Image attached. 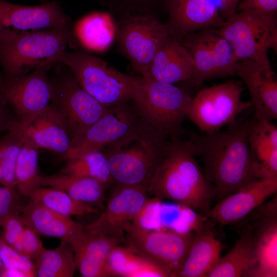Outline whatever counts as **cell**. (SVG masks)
<instances>
[{
    "mask_svg": "<svg viewBox=\"0 0 277 277\" xmlns=\"http://www.w3.org/2000/svg\"><path fill=\"white\" fill-rule=\"evenodd\" d=\"M251 121L236 119L223 131L192 134L195 156L201 158L204 173L220 200L258 180L248 143Z\"/></svg>",
    "mask_w": 277,
    "mask_h": 277,
    "instance_id": "obj_1",
    "label": "cell"
},
{
    "mask_svg": "<svg viewBox=\"0 0 277 277\" xmlns=\"http://www.w3.org/2000/svg\"><path fill=\"white\" fill-rule=\"evenodd\" d=\"M148 195L169 200L207 216L215 190L197 163L189 138L169 137L167 153L147 185Z\"/></svg>",
    "mask_w": 277,
    "mask_h": 277,
    "instance_id": "obj_2",
    "label": "cell"
},
{
    "mask_svg": "<svg viewBox=\"0 0 277 277\" xmlns=\"http://www.w3.org/2000/svg\"><path fill=\"white\" fill-rule=\"evenodd\" d=\"M169 137L140 116L124 135L101 150L114 184L147 187L165 157Z\"/></svg>",
    "mask_w": 277,
    "mask_h": 277,
    "instance_id": "obj_3",
    "label": "cell"
},
{
    "mask_svg": "<svg viewBox=\"0 0 277 277\" xmlns=\"http://www.w3.org/2000/svg\"><path fill=\"white\" fill-rule=\"evenodd\" d=\"M70 26L32 31L0 29V61L6 77L53 67L66 51Z\"/></svg>",
    "mask_w": 277,
    "mask_h": 277,
    "instance_id": "obj_4",
    "label": "cell"
},
{
    "mask_svg": "<svg viewBox=\"0 0 277 277\" xmlns=\"http://www.w3.org/2000/svg\"><path fill=\"white\" fill-rule=\"evenodd\" d=\"M58 63L66 66L81 87L107 108L134 101L140 93L142 77L118 71L87 52L66 51Z\"/></svg>",
    "mask_w": 277,
    "mask_h": 277,
    "instance_id": "obj_5",
    "label": "cell"
},
{
    "mask_svg": "<svg viewBox=\"0 0 277 277\" xmlns=\"http://www.w3.org/2000/svg\"><path fill=\"white\" fill-rule=\"evenodd\" d=\"M215 29L228 42L236 61L250 60L271 68L268 51L276 52V13L235 12Z\"/></svg>",
    "mask_w": 277,
    "mask_h": 277,
    "instance_id": "obj_6",
    "label": "cell"
},
{
    "mask_svg": "<svg viewBox=\"0 0 277 277\" xmlns=\"http://www.w3.org/2000/svg\"><path fill=\"white\" fill-rule=\"evenodd\" d=\"M192 97L174 84L142 77L141 91L133 105L140 116L170 136L181 135Z\"/></svg>",
    "mask_w": 277,
    "mask_h": 277,
    "instance_id": "obj_7",
    "label": "cell"
},
{
    "mask_svg": "<svg viewBox=\"0 0 277 277\" xmlns=\"http://www.w3.org/2000/svg\"><path fill=\"white\" fill-rule=\"evenodd\" d=\"M125 242L135 252L176 277L195 234L173 230H151L132 222L124 224Z\"/></svg>",
    "mask_w": 277,
    "mask_h": 277,
    "instance_id": "obj_8",
    "label": "cell"
},
{
    "mask_svg": "<svg viewBox=\"0 0 277 277\" xmlns=\"http://www.w3.org/2000/svg\"><path fill=\"white\" fill-rule=\"evenodd\" d=\"M50 77L51 102L62 116L71 144L78 140L107 111L78 84L72 73L60 68Z\"/></svg>",
    "mask_w": 277,
    "mask_h": 277,
    "instance_id": "obj_9",
    "label": "cell"
},
{
    "mask_svg": "<svg viewBox=\"0 0 277 277\" xmlns=\"http://www.w3.org/2000/svg\"><path fill=\"white\" fill-rule=\"evenodd\" d=\"M243 90L232 80L205 88L192 97L186 116L204 133L219 131L252 106L242 100Z\"/></svg>",
    "mask_w": 277,
    "mask_h": 277,
    "instance_id": "obj_10",
    "label": "cell"
},
{
    "mask_svg": "<svg viewBox=\"0 0 277 277\" xmlns=\"http://www.w3.org/2000/svg\"><path fill=\"white\" fill-rule=\"evenodd\" d=\"M117 47L133 70L142 77L162 46L172 37L165 23L149 16L116 21Z\"/></svg>",
    "mask_w": 277,
    "mask_h": 277,
    "instance_id": "obj_11",
    "label": "cell"
},
{
    "mask_svg": "<svg viewBox=\"0 0 277 277\" xmlns=\"http://www.w3.org/2000/svg\"><path fill=\"white\" fill-rule=\"evenodd\" d=\"M180 41L194 62L192 75L182 88L187 89L212 78L235 75L236 61L231 47L215 28L189 33Z\"/></svg>",
    "mask_w": 277,
    "mask_h": 277,
    "instance_id": "obj_12",
    "label": "cell"
},
{
    "mask_svg": "<svg viewBox=\"0 0 277 277\" xmlns=\"http://www.w3.org/2000/svg\"><path fill=\"white\" fill-rule=\"evenodd\" d=\"M51 68H39L26 74L3 80L0 96L12 110L24 129L50 103L51 84L48 72Z\"/></svg>",
    "mask_w": 277,
    "mask_h": 277,
    "instance_id": "obj_13",
    "label": "cell"
},
{
    "mask_svg": "<svg viewBox=\"0 0 277 277\" xmlns=\"http://www.w3.org/2000/svg\"><path fill=\"white\" fill-rule=\"evenodd\" d=\"M100 217L84 226L87 232L125 242L124 224L133 221L151 198L143 186L116 184Z\"/></svg>",
    "mask_w": 277,
    "mask_h": 277,
    "instance_id": "obj_14",
    "label": "cell"
},
{
    "mask_svg": "<svg viewBox=\"0 0 277 277\" xmlns=\"http://www.w3.org/2000/svg\"><path fill=\"white\" fill-rule=\"evenodd\" d=\"M140 117L134 105L125 102L108 108L71 147L64 158L80 157L102 150L124 135Z\"/></svg>",
    "mask_w": 277,
    "mask_h": 277,
    "instance_id": "obj_15",
    "label": "cell"
},
{
    "mask_svg": "<svg viewBox=\"0 0 277 277\" xmlns=\"http://www.w3.org/2000/svg\"><path fill=\"white\" fill-rule=\"evenodd\" d=\"M166 13L170 35L179 40L194 32L220 28L225 22L218 0H168Z\"/></svg>",
    "mask_w": 277,
    "mask_h": 277,
    "instance_id": "obj_16",
    "label": "cell"
},
{
    "mask_svg": "<svg viewBox=\"0 0 277 277\" xmlns=\"http://www.w3.org/2000/svg\"><path fill=\"white\" fill-rule=\"evenodd\" d=\"M235 75L246 84L255 111L254 118L272 121L277 118V80L272 68L247 59L234 64Z\"/></svg>",
    "mask_w": 277,
    "mask_h": 277,
    "instance_id": "obj_17",
    "label": "cell"
},
{
    "mask_svg": "<svg viewBox=\"0 0 277 277\" xmlns=\"http://www.w3.org/2000/svg\"><path fill=\"white\" fill-rule=\"evenodd\" d=\"M69 26L70 18L57 2L24 6L0 0V29L32 31Z\"/></svg>",
    "mask_w": 277,
    "mask_h": 277,
    "instance_id": "obj_18",
    "label": "cell"
},
{
    "mask_svg": "<svg viewBox=\"0 0 277 277\" xmlns=\"http://www.w3.org/2000/svg\"><path fill=\"white\" fill-rule=\"evenodd\" d=\"M276 192L277 177L255 181L220 200L206 217L223 225L236 223Z\"/></svg>",
    "mask_w": 277,
    "mask_h": 277,
    "instance_id": "obj_19",
    "label": "cell"
},
{
    "mask_svg": "<svg viewBox=\"0 0 277 277\" xmlns=\"http://www.w3.org/2000/svg\"><path fill=\"white\" fill-rule=\"evenodd\" d=\"M193 70L194 62L188 51L180 40L171 37L157 51L142 77L174 84L188 81Z\"/></svg>",
    "mask_w": 277,
    "mask_h": 277,
    "instance_id": "obj_20",
    "label": "cell"
},
{
    "mask_svg": "<svg viewBox=\"0 0 277 277\" xmlns=\"http://www.w3.org/2000/svg\"><path fill=\"white\" fill-rule=\"evenodd\" d=\"M26 226L38 235L60 239L71 245L85 233L84 227L70 216L52 211L30 199L19 208Z\"/></svg>",
    "mask_w": 277,
    "mask_h": 277,
    "instance_id": "obj_21",
    "label": "cell"
},
{
    "mask_svg": "<svg viewBox=\"0 0 277 277\" xmlns=\"http://www.w3.org/2000/svg\"><path fill=\"white\" fill-rule=\"evenodd\" d=\"M26 135L39 149H45L63 157L69 151L71 138L62 116L50 102L25 128Z\"/></svg>",
    "mask_w": 277,
    "mask_h": 277,
    "instance_id": "obj_22",
    "label": "cell"
},
{
    "mask_svg": "<svg viewBox=\"0 0 277 277\" xmlns=\"http://www.w3.org/2000/svg\"><path fill=\"white\" fill-rule=\"evenodd\" d=\"M248 143L258 180L277 177V128L271 121L251 120Z\"/></svg>",
    "mask_w": 277,
    "mask_h": 277,
    "instance_id": "obj_23",
    "label": "cell"
},
{
    "mask_svg": "<svg viewBox=\"0 0 277 277\" xmlns=\"http://www.w3.org/2000/svg\"><path fill=\"white\" fill-rule=\"evenodd\" d=\"M121 242L102 235L87 232L71 247L76 268L84 277L112 276L108 259L112 248Z\"/></svg>",
    "mask_w": 277,
    "mask_h": 277,
    "instance_id": "obj_24",
    "label": "cell"
},
{
    "mask_svg": "<svg viewBox=\"0 0 277 277\" xmlns=\"http://www.w3.org/2000/svg\"><path fill=\"white\" fill-rule=\"evenodd\" d=\"M253 235L256 263L249 277L277 276L276 210H267Z\"/></svg>",
    "mask_w": 277,
    "mask_h": 277,
    "instance_id": "obj_25",
    "label": "cell"
},
{
    "mask_svg": "<svg viewBox=\"0 0 277 277\" xmlns=\"http://www.w3.org/2000/svg\"><path fill=\"white\" fill-rule=\"evenodd\" d=\"M40 186L53 187L66 192L75 201L98 210L104 208L106 187L99 181L90 177L75 176L58 173L40 175Z\"/></svg>",
    "mask_w": 277,
    "mask_h": 277,
    "instance_id": "obj_26",
    "label": "cell"
},
{
    "mask_svg": "<svg viewBox=\"0 0 277 277\" xmlns=\"http://www.w3.org/2000/svg\"><path fill=\"white\" fill-rule=\"evenodd\" d=\"M223 246L211 231L195 235L176 277H207L221 258Z\"/></svg>",
    "mask_w": 277,
    "mask_h": 277,
    "instance_id": "obj_27",
    "label": "cell"
},
{
    "mask_svg": "<svg viewBox=\"0 0 277 277\" xmlns=\"http://www.w3.org/2000/svg\"><path fill=\"white\" fill-rule=\"evenodd\" d=\"M256 263L254 241L250 231L241 235L231 250L220 258L207 277L249 276Z\"/></svg>",
    "mask_w": 277,
    "mask_h": 277,
    "instance_id": "obj_28",
    "label": "cell"
},
{
    "mask_svg": "<svg viewBox=\"0 0 277 277\" xmlns=\"http://www.w3.org/2000/svg\"><path fill=\"white\" fill-rule=\"evenodd\" d=\"M108 265L112 276L169 277L163 268L135 252L129 247L115 246L111 250Z\"/></svg>",
    "mask_w": 277,
    "mask_h": 277,
    "instance_id": "obj_29",
    "label": "cell"
},
{
    "mask_svg": "<svg viewBox=\"0 0 277 277\" xmlns=\"http://www.w3.org/2000/svg\"><path fill=\"white\" fill-rule=\"evenodd\" d=\"M109 14L96 12L86 16L75 27V34L81 43L88 49L102 51L112 43L115 27Z\"/></svg>",
    "mask_w": 277,
    "mask_h": 277,
    "instance_id": "obj_30",
    "label": "cell"
},
{
    "mask_svg": "<svg viewBox=\"0 0 277 277\" xmlns=\"http://www.w3.org/2000/svg\"><path fill=\"white\" fill-rule=\"evenodd\" d=\"M34 263L37 277H72L77 269L70 245L62 241L54 249H45Z\"/></svg>",
    "mask_w": 277,
    "mask_h": 277,
    "instance_id": "obj_31",
    "label": "cell"
},
{
    "mask_svg": "<svg viewBox=\"0 0 277 277\" xmlns=\"http://www.w3.org/2000/svg\"><path fill=\"white\" fill-rule=\"evenodd\" d=\"M67 160L60 173L95 179L102 183L107 189L114 185L107 159L102 151H92L80 157Z\"/></svg>",
    "mask_w": 277,
    "mask_h": 277,
    "instance_id": "obj_32",
    "label": "cell"
},
{
    "mask_svg": "<svg viewBox=\"0 0 277 277\" xmlns=\"http://www.w3.org/2000/svg\"><path fill=\"white\" fill-rule=\"evenodd\" d=\"M38 150L39 148L25 133L16 163L15 176L16 188L18 193L26 197L40 186L38 183L40 176Z\"/></svg>",
    "mask_w": 277,
    "mask_h": 277,
    "instance_id": "obj_33",
    "label": "cell"
},
{
    "mask_svg": "<svg viewBox=\"0 0 277 277\" xmlns=\"http://www.w3.org/2000/svg\"><path fill=\"white\" fill-rule=\"evenodd\" d=\"M28 197L52 211L70 217L98 211L97 208L80 203L63 191L53 187L39 186Z\"/></svg>",
    "mask_w": 277,
    "mask_h": 277,
    "instance_id": "obj_34",
    "label": "cell"
},
{
    "mask_svg": "<svg viewBox=\"0 0 277 277\" xmlns=\"http://www.w3.org/2000/svg\"><path fill=\"white\" fill-rule=\"evenodd\" d=\"M116 21L133 16H149L160 19L166 13L168 0H99Z\"/></svg>",
    "mask_w": 277,
    "mask_h": 277,
    "instance_id": "obj_35",
    "label": "cell"
},
{
    "mask_svg": "<svg viewBox=\"0 0 277 277\" xmlns=\"http://www.w3.org/2000/svg\"><path fill=\"white\" fill-rule=\"evenodd\" d=\"M25 136L19 124L0 138V171L4 175L3 186L16 188L15 165Z\"/></svg>",
    "mask_w": 277,
    "mask_h": 277,
    "instance_id": "obj_36",
    "label": "cell"
},
{
    "mask_svg": "<svg viewBox=\"0 0 277 277\" xmlns=\"http://www.w3.org/2000/svg\"><path fill=\"white\" fill-rule=\"evenodd\" d=\"M19 211H14L5 217L0 222V227L3 230L2 239L21 253L22 241L26 225Z\"/></svg>",
    "mask_w": 277,
    "mask_h": 277,
    "instance_id": "obj_37",
    "label": "cell"
},
{
    "mask_svg": "<svg viewBox=\"0 0 277 277\" xmlns=\"http://www.w3.org/2000/svg\"><path fill=\"white\" fill-rule=\"evenodd\" d=\"M1 254L5 269L18 270L26 276H35L34 263L9 246L4 240Z\"/></svg>",
    "mask_w": 277,
    "mask_h": 277,
    "instance_id": "obj_38",
    "label": "cell"
},
{
    "mask_svg": "<svg viewBox=\"0 0 277 277\" xmlns=\"http://www.w3.org/2000/svg\"><path fill=\"white\" fill-rule=\"evenodd\" d=\"M45 249L38 234L26 225L22 241L21 253L35 262Z\"/></svg>",
    "mask_w": 277,
    "mask_h": 277,
    "instance_id": "obj_39",
    "label": "cell"
},
{
    "mask_svg": "<svg viewBox=\"0 0 277 277\" xmlns=\"http://www.w3.org/2000/svg\"><path fill=\"white\" fill-rule=\"evenodd\" d=\"M276 10L277 0H241L235 12L276 13Z\"/></svg>",
    "mask_w": 277,
    "mask_h": 277,
    "instance_id": "obj_40",
    "label": "cell"
},
{
    "mask_svg": "<svg viewBox=\"0 0 277 277\" xmlns=\"http://www.w3.org/2000/svg\"><path fill=\"white\" fill-rule=\"evenodd\" d=\"M19 124L12 110L0 96V134L11 131Z\"/></svg>",
    "mask_w": 277,
    "mask_h": 277,
    "instance_id": "obj_41",
    "label": "cell"
},
{
    "mask_svg": "<svg viewBox=\"0 0 277 277\" xmlns=\"http://www.w3.org/2000/svg\"><path fill=\"white\" fill-rule=\"evenodd\" d=\"M222 16L225 18L236 11V9L241 0H218Z\"/></svg>",
    "mask_w": 277,
    "mask_h": 277,
    "instance_id": "obj_42",
    "label": "cell"
},
{
    "mask_svg": "<svg viewBox=\"0 0 277 277\" xmlns=\"http://www.w3.org/2000/svg\"><path fill=\"white\" fill-rule=\"evenodd\" d=\"M3 242V240L0 238V276H2V274L5 270V267L2 262V260L1 258V254Z\"/></svg>",
    "mask_w": 277,
    "mask_h": 277,
    "instance_id": "obj_43",
    "label": "cell"
},
{
    "mask_svg": "<svg viewBox=\"0 0 277 277\" xmlns=\"http://www.w3.org/2000/svg\"><path fill=\"white\" fill-rule=\"evenodd\" d=\"M3 80V79L2 78V77H1V76L0 75V86H1V84H2V83Z\"/></svg>",
    "mask_w": 277,
    "mask_h": 277,
    "instance_id": "obj_44",
    "label": "cell"
}]
</instances>
